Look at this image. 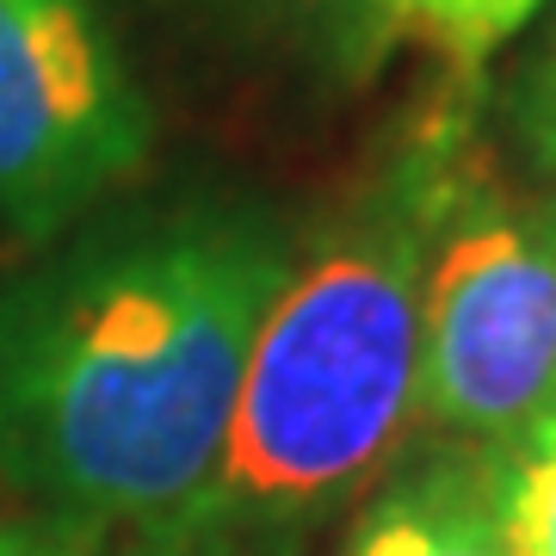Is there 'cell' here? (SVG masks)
I'll list each match as a JSON object with an SVG mask.
<instances>
[{
  "mask_svg": "<svg viewBox=\"0 0 556 556\" xmlns=\"http://www.w3.org/2000/svg\"><path fill=\"white\" fill-rule=\"evenodd\" d=\"M291 266L273 217L186 204L0 298V470L75 538L161 556L217 477L248 346Z\"/></svg>",
  "mask_w": 556,
  "mask_h": 556,
  "instance_id": "1",
  "label": "cell"
},
{
  "mask_svg": "<svg viewBox=\"0 0 556 556\" xmlns=\"http://www.w3.org/2000/svg\"><path fill=\"white\" fill-rule=\"evenodd\" d=\"M477 87L408 124L378 174L291 248L248 346L217 477L161 556H298L420 420V266Z\"/></svg>",
  "mask_w": 556,
  "mask_h": 556,
  "instance_id": "2",
  "label": "cell"
},
{
  "mask_svg": "<svg viewBox=\"0 0 556 556\" xmlns=\"http://www.w3.org/2000/svg\"><path fill=\"white\" fill-rule=\"evenodd\" d=\"M556 402V199H514L477 130L420 266V420L501 445Z\"/></svg>",
  "mask_w": 556,
  "mask_h": 556,
  "instance_id": "3",
  "label": "cell"
},
{
  "mask_svg": "<svg viewBox=\"0 0 556 556\" xmlns=\"http://www.w3.org/2000/svg\"><path fill=\"white\" fill-rule=\"evenodd\" d=\"M149 100L93 0H0V223L56 236L142 167Z\"/></svg>",
  "mask_w": 556,
  "mask_h": 556,
  "instance_id": "4",
  "label": "cell"
},
{
  "mask_svg": "<svg viewBox=\"0 0 556 556\" xmlns=\"http://www.w3.org/2000/svg\"><path fill=\"white\" fill-rule=\"evenodd\" d=\"M217 31L303 62L328 80H371L390 43H402L390 0H186Z\"/></svg>",
  "mask_w": 556,
  "mask_h": 556,
  "instance_id": "5",
  "label": "cell"
},
{
  "mask_svg": "<svg viewBox=\"0 0 556 556\" xmlns=\"http://www.w3.org/2000/svg\"><path fill=\"white\" fill-rule=\"evenodd\" d=\"M340 556H507L482 489V457L433 464L365 501Z\"/></svg>",
  "mask_w": 556,
  "mask_h": 556,
  "instance_id": "6",
  "label": "cell"
},
{
  "mask_svg": "<svg viewBox=\"0 0 556 556\" xmlns=\"http://www.w3.org/2000/svg\"><path fill=\"white\" fill-rule=\"evenodd\" d=\"M482 489L507 556H556V402L514 439L489 445Z\"/></svg>",
  "mask_w": 556,
  "mask_h": 556,
  "instance_id": "7",
  "label": "cell"
},
{
  "mask_svg": "<svg viewBox=\"0 0 556 556\" xmlns=\"http://www.w3.org/2000/svg\"><path fill=\"white\" fill-rule=\"evenodd\" d=\"M544 0H390L402 38L427 43L457 87H477L489 56L532 20Z\"/></svg>",
  "mask_w": 556,
  "mask_h": 556,
  "instance_id": "8",
  "label": "cell"
},
{
  "mask_svg": "<svg viewBox=\"0 0 556 556\" xmlns=\"http://www.w3.org/2000/svg\"><path fill=\"white\" fill-rule=\"evenodd\" d=\"M507 124H514V142L526 149V161L556 186V13L507 87Z\"/></svg>",
  "mask_w": 556,
  "mask_h": 556,
  "instance_id": "9",
  "label": "cell"
},
{
  "mask_svg": "<svg viewBox=\"0 0 556 556\" xmlns=\"http://www.w3.org/2000/svg\"><path fill=\"white\" fill-rule=\"evenodd\" d=\"M0 556H100L87 538L62 532L50 519H0Z\"/></svg>",
  "mask_w": 556,
  "mask_h": 556,
  "instance_id": "10",
  "label": "cell"
}]
</instances>
